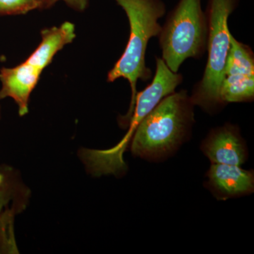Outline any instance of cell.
I'll return each instance as SVG.
<instances>
[{"label": "cell", "mask_w": 254, "mask_h": 254, "mask_svg": "<svg viewBox=\"0 0 254 254\" xmlns=\"http://www.w3.org/2000/svg\"><path fill=\"white\" fill-rule=\"evenodd\" d=\"M194 106L186 90L164 98L137 127L131 141L133 155L154 162L173 155L190 138Z\"/></svg>", "instance_id": "obj_1"}, {"label": "cell", "mask_w": 254, "mask_h": 254, "mask_svg": "<svg viewBox=\"0 0 254 254\" xmlns=\"http://www.w3.org/2000/svg\"><path fill=\"white\" fill-rule=\"evenodd\" d=\"M126 13L129 23L128 43L123 55L108 72V81L123 78L129 82L131 89L130 106L127 115L121 117L120 126H128L134 108L137 83L148 81L152 77L150 68L145 64L148 42L158 37L162 26L158 20L166 13L163 0H115Z\"/></svg>", "instance_id": "obj_2"}, {"label": "cell", "mask_w": 254, "mask_h": 254, "mask_svg": "<svg viewBox=\"0 0 254 254\" xmlns=\"http://www.w3.org/2000/svg\"><path fill=\"white\" fill-rule=\"evenodd\" d=\"M183 81L181 73L173 72L162 58H156V70L151 83L143 91L137 92L134 108L128 129L123 140L108 150L81 149L80 158L88 173L93 176L123 175L127 165L123 155L137 127L165 97L174 93Z\"/></svg>", "instance_id": "obj_3"}, {"label": "cell", "mask_w": 254, "mask_h": 254, "mask_svg": "<svg viewBox=\"0 0 254 254\" xmlns=\"http://www.w3.org/2000/svg\"><path fill=\"white\" fill-rule=\"evenodd\" d=\"M240 0H208L205 11L208 22L206 51L208 60L203 77L193 88L190 99L208 114L216 113L224 108L220 100L224 69L230 48L228 19Z\"/></svg>", "instance_id": "obj_4"}, {"label": "cell", "mask_w": 254, "mask_h": 254, "mask_svg": "<svg viewBox=\"0 0 254 254\" xmlns=\"http://www.w3.org/2000/svg\"><path fill=\"white\" fill-rule=\"evenodd\" d=\"M208 22L201 0H179L162 26V58L173 72L187 59H199L206 50Z\"/></svg>", "instance_id": "obj_5"}, {"label": "cell", "mask_w": 254, "mask_h": 254, "mask_svg": "<svg viewBox=\"0 0 254 254\" xmlns=\"http://www.w3.org/2000/svg\"><path fill=\"white\" fill-rule=\"evenodd\" d=\"M220 95L224 106L232 103H251L254 99L253 50L237 41L232 33Z\"/></svg>", "instance_id": "obj_6"}, {"label": "cell", "mask_w": 254, "mask_h": 254, "mask_svg": "<svg viewBox=\"0 0 254 254\" xmlns=\"http://www.w3.org/2000/svg\"><path fill=\"white\" fill-rule=\"evenodd\" d=\"M200 149L211 163L240 166L248 159V148L236 125L227 123L213 128Z\"/></svg>", "instance_id": "obj_7"}, {"label": "cell", "mask_w": 254, "mask_h": 254, "mask_svg": "<svg viewBox=\"0 0 254 254\" xmlns=\"http://www.w3.org/2000/svg\"><path fill=\"white\" fill-rule=\"evenodd\" d=\"M206 176L205 187L219 200L250 195L254 190L253 170L238 165L212 163Z\"/></svg>", "instance_id": "obj_8"}, {"label": "cell", "mask_w": 254, "mask_h": 254, "mask_svg": "<svg viewBox=\"0 0 254 254\" xmlns=\"http://www.w3.org/2000/svg\"><path fill=\"white\" fill-rule=\"evenodd\" d=\"M43 70L25 61L11 68L0 70V98H11L18 105V114L24 116L28 113L30 97L39 81Z\"/></svg>", "instance_id": "obj_9"}, {"label": "cell", "mask_w": 254, "mask_h": 254, "mask_svg": "<svg viewBox=\"0 0 254 254\" xmlns=\"http://www.w3.org/2000/svg\"><path fill=\"white\" fill-rule=\"evenodd\" d=\"M75 38L76 28L73 23L68 21L59 26L43 29L41 43L26 61L43 71L52 63L55 55L64 47L72 43Z\"/></svg>", "instance_id": "obj_10"}, {"label": "cell", "mask_w": 254, "mask_h": 254, "mask_svg": "<svg viewBox=\"0 0 254 254\" xmlns=\"http://www.w3.org/2000/svg\"><path fill=\"white\" fill-rule=\"evenodd\" d=\"M43 7V0H0V16L26 14Z\"/></svg>", "instance_id": "obj_11"}, {"label": "cell", "mask_w": 254, "mask_h": 254, "mask_svg": "<svg viewBox=\"0 0 254 254\" xmlns=\"http://www.w3.org/2000/svg\"><path fill=\"white\" fill-rule=\"evenodd\" d=\"M60 1H64L69 7L78 11H84L89 2V0H43V7H50Z\"/></svg>", "instance_id": "obj_12"}, {"label": "cell", "mask_w": 254, "mask_h": 254, "mask_svg": "<svg viewBox=\"0 0 254 254\" xmlns=\"http://www.w3.org/2000/svg\"><path fill=\"white\" fill-rule=\"evenodd\" d=\"M11 195L7 190H4L3 187H0V215L2 213L3 209L9 203Z\"/></svg>", "instance_id": "obj_13"}, {"label": "cell", "mask_w": 254, "mask_h": 254, "mask_svg": "<svg viewBox=\"0 0 254 254\" xmlns=\"http://www.w3.org/2000/svg\"><path fill=\"white\" fill-rule=\"evenodd\" d=\"M4 177L2 174L0 173V187L2 186L3 184H4Z\"/></svg>", "instance_id": "obj_14"}, {"label": "cell", "mask_w": 254, "mask_h": 254, "mask_svg": "<svg viewBox=\"0 0 254 254\" xmlns=\"http://www.w3.org/2000/svg\"><path fill=\"white\" fill-rule=\"evenodd\" d=\"M1 98H0V101H1ZM0 119H1V105H0Z\"/></svg>", "instance_id": "obj_15"}]
</instances>
